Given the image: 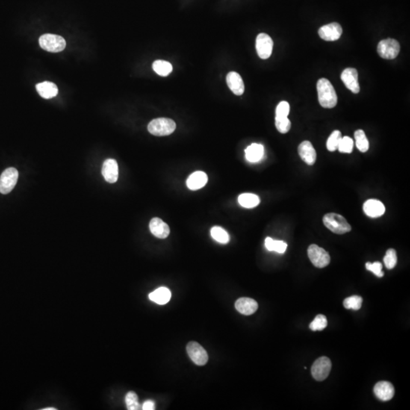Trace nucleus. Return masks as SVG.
<instances>
[{
	"label": "nucleus",
	"instance_id": "nucleus-17",
	"mask_svg": "<svg viewBox=\"0 0 410 410\" xmlns=\"http://www.w3.org/2000/svg\"><path fill=\"white\" fill-rule=\"evenodd\" d=\"M150 231L151 234L159 239H166L169 235V226L161 219L154 217L150 222Z\"/></svg>",
	"mask_w": 410,
	"mask_h": 410
},
{
	"label": "nucleus",
	"instance_id": "nucleus-22",
	"mask_svg": "<svg viewBox=\"0 0 410 410\" xmlns=\"http://www.w3.org/2000/svg\"><path fill=\"white\" fill-rule=\"evenodd\" d=\"M264 149L262 145L252 144L246 149V157L251 163H257L264 157Z\"/></svg>",
	"mask_w": 410,
	"mask_h": 410
},
{
	"label": "nucleus",
	"instance_id": "nucleus-31",
	"mask_svg": "<svg viewBox=\"0 0 410 410\" xmlns=\"http://www.w3.org/2000/svg\"><path fill=\"white\" fill-rule=\"evenodd\" d=\"M328 326V320L323 314H318L316 316L312 322L310 324L309 328L311 331H322Z\"/></svg>",
	"mask_w": 410,
	"mask_h": 410
},
{
	"label": "nucleus",
	"instance_id": "nucleus-29",
	"mask_svg": "<svg viewBox=\"0 0 410 410\" xmlns=\"http://www.w3.org/2000/svg\"><path fill=\"white\" fill-rule=\"evenodd\" d=\"M342 134L338 130H336L332 132V134L328 138V142H327V148L328 151H335L338 148L339 144L342 139Z\"/></svg>",
	"mask_w": 410,
	"mask_h": 410
},
{
	"label": "nucleus",
	"instance_id": "nucleus-26",
	"mask_svg": "<svg viewBox=\"0 0 410 410\" xmlns=\"http://www.w3.org/2000/svg\"><path fill=\"white\" fill-rule=\"evenodd\" d=\"M265 246L268 251H275L278 253L283 254L286 252L287 244L284 241L274 240L270 237H267L265 240Z\"/></svg>",
	"mask_w": 410,
	"mask_h": 410
},
{
	"label": "nucleus",
	"instance_id": "nucleus-18",
	"mask_svg": "<svg viewBox=\"0 0 410 410\" xmlns=\"http://www.w3.org/2000/svg\"><path fill=\"white\" fill-rule=\"evenodd\" d=\"M236 308L239 312L245 315H251L257 311L258 302L251 298H240L236 302Z\"/></svg>",
	"mask_w": 410,
	"mask_h": 410
},
{
	"label": "nucleus",
	"instance_id": "nucleus-13",
	"mask_svg": "<svg viewBox=\"0 0 410 410\" xmlns=\"http://www.w3.org/2000/svg\"><path fill=\"white\" fill-rule=\"evenodd\" d=\"M374 393L380 400L388 401L394 396V387L388 381H379L374 387Z\"/></svg>",
	"mask_w": 410,
	"mask_h": 410
},
{
	"label": "nucleus",
	"instance_id": "nucleus-24",
	"mask_svg": "<svg viewBox=\"0 0 410 410\" xmlns=\"http://www.w3.org/2000/svg\"><path fill=\"white\" fill-rule=\"evenodd\" d=\"M238 201L241 206L246 208H253L259 204L260 198L255 194L244 193L239 196Z\"/></svg>",
	"mask_w": 410,
	"mask_h": 410
},
{
	"label": "nucleus",
	"instance_id": "nucleus-9",
	"mask_svg": "<svg viewBox=\"0 0 410 410\" xmlns=\"http://www.w3.org/2000/svg\"><path fill=\"white\" fill-rule=\"evenodd\" d=\"M188 355L197 366H204L208 361L206 350L197 342L192 341L186 346Z\"/></svg>",
	"mask_w": 410,
	"mask_h": 410
},
{
	"label": "nucleus",
	"instance_id": "nucleus-10",
	"mask_svg": "<svg viewBox=\"0 0 410 410\" xmlns=\"http://www.w3.org/2000/svg\"><path fill=\"white\" fill-rule=\"evenodd\" d=\"M274 42L268 34L261 33L256 38V51L258 57L262 60H267L271 56Z\"/></svg>",
	"mask_w": 410,
	"mask_h": 410
},
{
	"label": "nucleus",
	"instance_id": "nucleus-23",
	"mask_svg": "<svg viewBox=\"0 0 410 410\" xmlns=\"http://www.w3.org/2000/svg\"><path fill=\"white\" fill-rule=\"evenodd\" d=\"M150 300L159 305H165L171 299V292L166 287H160L149 294Z\"/></svg>",
	"mask_w": 410,
	"mask_h": 410
},
{
	"label": "nucleus",
	"instance_id": "nucleus-37",
	"mask_svg": "<svg viewBox=\"0 0 410 410\" xmlns=\"http://www.w3.org/2000/svg\"><path fill=\"white\" fill-rule=\"evenodd\" d=\"M366 267L368 270H370L378 278L384 277V274L382 271V264H381V263L378 262V261L375 263L368 262L366 263Z\"/></svg>",
	"mask_w": 410,
	"mask_h": 410
},
{
	"label": "nucleus",
	"instance_id": "nucleus-11",
	"mask_svg": "<svg viewBox=\"0 0 410 410\" xmlns=\"http://www.w3.org/2000/svg\"><path fill=\"white\" fill-rule=\"evenodd\" d=\"M343 29L340 24L337 22L324 25L320 28L318 34L321 38L326 41H335L341 37Z\"/></svg>",
	"mask_w": 410,
	"mask_h": 410
},
{
	"label": "nucleus",
	"instance_id": "nucleus-38",
	"mask_svg": "<svg viewBox=\"0 0 410 410\" xmlns=\"http://www.w3.org/2000/svg\"><path fill=\"white\" fill-rule=\"evenodd\" d=\"M142 409L143 410H154L155 409V403L154 401L147 400L144 402L142 405Z\"/></svg>",
	"mask_w": 410,
	"mask_h": 410
},
{
	"label": "nucleus",
	"instance_id": "nucleus-19",
	"mask_svg": "<svg viewBox=\"0 0 410 410\" xmlns=\"http://www.w3.org/2000/svg\"><path fill=\"white\" fill-rule=\"evenodd\" d=\"M226 83H227L228 87L232 90L234 95L240 96L244 93V82L240 74L237 72H231L228 73L227 76H226Z\"/></svg>",
	"mask_w": 410,
	"mask_h": 410
},
{
	"label": "nucleus",
	"instance_id": "nucleus-30",
	"mask_svg": "<svg viewBox=\"0 0 410 410\" xmlns=\"http://www.w3.org/2000/svg\"><path fill=\"white\" fill-rule=\"evenodd\" d=\"M362 298L358 296H352L346 298L343 301V305L346 309L358 310L361 308Z\"/></svg>",
	"mask_w": 410,
	"mask_h": 410
},
{
	"label": "nucleus",
	"instance_id": "nucleus-39",
	"mask_svg": "<svg viewBox=\"0 0 410 410\" xmlns=\"http://www.w3.org/2000/svg\"><path fill=\"white\" fill-rule=\"evenodd\" d=\"M57 408H53V407H50V408H43V410H56Z\"/></svg>",
	"mask_w": 410,
	"mask_h": 410
},
{
	"label": "nucleus",
	"instance_id": "nucleus-28",
	"mask_svg": "<svg viewBox=\"0 0 410 410\" xmlns=\"http://www.w3.org/2000/svg\"><path fill=\"white\" fill-rule=\"evenodd\" d=\"M211 235L215 241L222 244H227L230 242V236L225 230L220 226H214L211 229Z\"/></svg>",
	"mask_w": 410,
	"mask_h": 410
},
{
	"label": "nucleus",
	"instance_id": "nucleus-34",
	"mask_svg": "<svg viewBox=\"0 0 410 410\" xmlns=\"http://www.w3.org/2000/svg\"><path fill=\"white\" fill-rule=\"evenodd\" d=\"M384 262L387 269H393L397 262V256L394 249H390L386 252L384 258Z\"/></svg>",
	"mask_w": 410,
	"mask_h": 410
},
{
	"label": "nucleus",
	"instance_id": "nucleus-33",
	"mask_svg": "<svg viewBox=\"0 0 410 410\" xmlns=\"http://www.w3.org/2000/svg\"><path fill=\"white\" fill-rule=\"evenodd\" d=\"M125 403L128 410H138L140 408L137 394L134 392H128L125 396Z\"/></svg>",
	"mask_w": 410,
	"mask_h": 410
},
{
	"label": "nucleus",
	"instance_id": "nucleus-1",
	"mask_svg": "<svg viewBox=\"0 0 410 410\" xmlns=\"http://www.w3.org/2000/svg\"><path fill=\"white\" fill-rule=\"evenodd\" d=\"M317 95L321 106L324 108H334L337 104V95L335 89L330 81L321 78L317 83Z\"/></svg>",
	"mask_w": 410,
	"mask_h": 410
},
{
	"label": "nucleus",
	"instance_id": "nucleus-35",
	"mask_svg": "<svg viewBox=\"0 0 410 410\" xmlns=\"http://www.w3.org/2000/svg\"><path fill=\"white\" fill-rule=\"evenodd\" d=\"M337 149L340 153L350 154L353 149V140L348 136L342 138Z\"/></svg>",
	"mask_w": 410,
	"mask_h": 410
},
{
	"label": "nucleus",
	"instance_id": "nucleus-6",
	"mask_svg": "<svg viewBox=\"0 0 410 410\" xmlns=\"http://www.w3.org/2000/svg\"><path fill=\"white\" fill-rule=\"evenodd\" d=\"M308 255L311 263L318 268L327 267L331 261L329 254L317 245H311L308 247Z\"/></svg>",
	"mask_w": 410,
	"mask_h": 410
},
{
	"label": "nucleus",
	"instance_id": "nucleus-8",
	"mask_svg": "<svg viewBox=\"0 0 410 410\" xmlns=\"http://www.w3.org/2000/svg\"><path fill=\"white\" fill-rule=\"evenodd\" d=\"M331 367L332 364L330 358L325 356L321 357L313 364L311 367V375L316 381H324L329 375Z\"/></svg>",
	"mask_w": 410,
	"mask_h": 410
},
{
	"label": "nucleus",
	"instance_id": "nucleus-21",
	"mask_svg": "<svg viewBox=\"0 0 410 410\" xmlns=\"http://www.w3.org/2000/svg\"><path fill=\"white\" fill-rule=\"evenodd\" d=\"M39 95L45 99H51L58 95V87L54 83L43 81L36 85Z\"/></svg>",
	"mask_w": 410,
	"mask_h": 410
},
{
	"label": "nucleus",
	"instance_id": "nucleus-36",
	"mask_svg": "<svg viewBox=\"0 0 410 410\" xmlns=\"http://www.w3.org/2000/svg\"><path fill=\"white\" fill-rule=\"evenodd\" d=\"M290 104L287 101H282L276 109V117H287L290 113Z\"/></svg>",
	"mask_w": 410,
	"mask_h": 410
},
{
	"label": "nucleus",
	"instance_id": "nucleus-20",
	"mask_svg": "<svg viewBox=\"0 0 410 410\" xmlns=\"http://www.w3.org/2000/svg\"><path fill=\"white\" fill-rule=\"evenodd\" d=\"M207 183H208L207 174L201 171H197L191 174L186 181V184L191 190L196 191L202 189Z\"/></svg>",
	"mask_w": 410,
	"mask_h": 410
},
{
	"label": "nucleus",
	"instance_id": "nucleus-32",
	"mask_svg": "<svg viewBox=\"0 0 410 410\" xmlns=\"http://www.w3.org/2000/svg\"><path fill=\"white\" fill-rule=\"evenodd\" d=\"M275 125H276L277 129L282 134L288 132L291 128V122L288 117L275 118Z\"/></svg>",
	"mask_w": 410,
	"mask_h": 410
},
{
	"label": "nucleus",
	"instance_id": "nucleus-16",
	"mask_svg": "<svg viewBox=\"0 0 410 410\" xmlns=\"http://www.w3.org/2000/svg\"><path fill=\"white\" fill-rule=\"evenodd\" d=\"M299 156L308 165H313L317 159V154L312 144L308 141L302 142L298 148Z\"/></svg>",
	"mask_w": 410,
	"mask_h": 410
},
{
	"label": "nucleus",
	"instance_id": "nucleus-2",
	"mask_svg": "<svg viewBox=\"0 0 410 410\" xmlns=\"http://www.w3.org/2000/svg\"><path fill=\"white\" fill-rule=\"evenodd\" d=\"M324 224L331 232L336 234H344L350 232L352 227L346 219L340 214L329 213L323 217Z\"/></svg>",
	"mask_w": 410,
	"mask_h": 410
},
{
	"label": "nucleus",
	"instance_id": "nucleus-12",
	"mask_svg": "<svg viewBox=\"0 0 410 410\" xmlns=\"http://www.w3.org/2000/svg\"><path fill=\"white\" fill-rule=\"evenodd\" d=\"M341 79L345 86L354 94L360 92L359 84L358 81V72L353 68H347L341 74Z\"/></svg>",
	"mask_w": 410,
	"mask_h": 410
},
{
	"label": "nucleus",
	"instance_id": "nucleus-5",
	"mask_svg": "<svg viewBox=\"0 0 410 410\" xmlns=\"http://www.w3.org/2000/svg\"><path fill=\"white\" fill-rule=\"evenodd\" d=\"M400 51L399 42L394 39H385L378 45V53L381 58L393 60L397 57Z\"/></svg>",
	"mask_w": 410,
	"mask_h": 410
},
{
	"label": "nucleus",
	"instance_id": "nucleus-15",
	"mask_svg": "<svg viewBox=\"0 0 410 410\" xmlns=\"http://www.w3.org/2000/svg\"><path fill=\"white\" fill-rule=\"evenodd\" d=\"M365 214L369 217L375 218L382 216L385 213V207L382 202L376 199H369L363 205Z\"/></svg>",
	"mask_w": 410,
	"mask_h": 410
},
{
	"label": "nucleus",
	"instance_id": "nucleus-3",
	"mask_svg": "<svg viewBox=\"0 0 410 410\" xmlns=\"http://www.w3.org/2000/svg\"><path fill=\"white\" fill-rule=\"evenodd\" d=\"M175 122L167 118L153 119L148 126V131L155 136L169 135L175 131Z\"/></svg>",
	"mask_w": 410,
	"mask_h": 410
},
{
	"label": "nucleus",
	"instance_id": "nucleus-14",
	"mask_svg": "<svg viewBox=\"0 0 410 410\" xmlns=\"http://www.w3.org/2000/svg\"><path fill=\"white\" fill-rule=\"evenodd\" d=\"M102 174L107 183H116L119 177V167L116 160L113 159L106 160L103 165Z\"/></svg>",
	"mask_w": 410,
	"mask_h": 410
},
{
	"label": "nucleus",
	"instance_id": "nucleus-27",
	"mask_svg": "<svg viewBox=\"0 0 410 410\" xmlns=\"http://www.w3.org/2000/svg\"><path fill=\"white\" fill-rule=\"evenodd\" d=\"M354 135H355V145H356L357 148L361 152H366L369 148V142L366 137V133L363 130H357Z\"/></svg>",
	"mask_w": 410,
	"mask_h": 410
},
{
	"label": "nucleus",
	"instance_id": "nucleus-7",
	"mask_svg": "<svg viewBox=\"0 0 410 410\" xmlns=\"http://www.w3.org/2000/svg\"><path fill=\"white\" fill-rule=\"evenodd\" d=\"M19 178V172L16 168L6 169L0 176V193L7 195L14 189Z\"/></svg>",
	"mask_w": 410,
	"mask_h": 410
},
{
	"label": "nucleus",
	"instance_id": "nucleus-4",
	"mask_svg": "<svg viewBox=\"0 0 410 410\" xmlns=\"http://www.w3.org/2000/svg\"><path fill=\"white\" fill-rule=\"evenodd\" d=\"M39 43L42 49L51 53H59L66 48V42L61 36L45 34L39 38Z\"/></svg>",
	"mask_w": 410,
	"mask_h": 410
},
{
	"label": "nucleus",
	"instance_id": "nucleus-25",
	"mask_svg": "<svg viewBox=\"0 0 410 410\" xmlns=\"http://www.w3.org/2000/svg\"><path fill=\"white\" fill-rule=\"evenodd\" d=\"M152 67L154 72L160 76H167L172 71V65L164 60H157L153 63Z\"/></svg>",
	"mask_w": 410,
	"mask_h": 410
}]
</instances>
